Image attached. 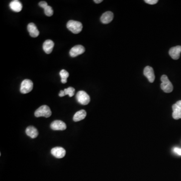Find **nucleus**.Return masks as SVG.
Returning <instances> with one entry per match:
<instances>
[{
	"label": "nucleus",
	"mask_w": 181,
	"mask_h": 181,
	"mask_svg": "<svg viewBox=\"0 0 181 181\" xmlns=\"http://www.w3.org/2000/svg\"><path fill=\"white\" fill-rule=\"evenodd\" d=\"M67 28L74 34H78L83 29L82 24L79 21L70 20L67 25Z\"/></svg>",
	"instance_id": "1"
},
{
	"label": "nucleus",
	"mask_w": 181,
	"mask_h": 181,
	"mask_svg": "<svg viewBox=\"0 0 181 181\" xmlns=\"http://www.w3.org/2000/svg\"><path fill=\"white\" fill-rule=\"evenodd\" d=\"M161 89L163 91L167 93H170L173 91V86L172 85V83L169 80L167 76L164 74L161 76Z\"/></svg>",
	"instance_id": "2"
},
{
	"label": "nucleus",
	"mask_w": 181,
	"mask_h": 181,
	"mask_svg": "<svg viewBox=\"0 0 181 181\" xmlns=\"http://www.w3.org/2000/svg\"><path fill=\"white\" fill-rule=\"evenodd\" d=\"M51 110L48 106L42 105L36 110L34 115L36 117H45L48 118L51 116Z\"/></svg>",
	"instance_id": "3"
},
{
	"label": "nucleus",
	"mask_w": 181,
	"mask_h": 181,
	"mask_svg": "<svg viewBox=\"0 0 181 181\" xmlns=\"http://www.w3.org/2000/svg\"><path fill=\"white\" fill-rule=\"evenodd\" d=\"M76 98L77 102L83 105H88L90 102V96L84 91L78 92L76 95Z\"/></svg>",
	"instance_id": "4"
},
{
	"label": "nucleus",
	"mask_w": 181,
	"mask_h": 181,
	"mask_svg": "<svg viewBox=\"0 0 181 181\" xmlns=\"http://www.w3.org/2000/svg\"><path fill=\"white\" fill-rule=\"evenodd\" d=\"M33 88V84L32 80L26 79L22 81L21 87H20V92L21 93L24 94L29 93L32 90Z\"/></svg>",
	"instance_id": "5"
},
{
	"label": "nucleus",
	"mask_w": 181,
	"mask_h": 181,
	"mask_svg": "<svg viewBox=\"0 0 181 181\" xmlns=\"http://www.w3.org/2000/svg\"><path fill=\"white\" fill-rule=\"evenodd\" d=\"M85 51V48L82 45H78L74 46L70 50V55L71 57H75L83 54Z\"/></svg>",
	"instance_id": "6"
},
{
	"label": "nucleus",
	"mask_w": 181,
	"mask_h": 181,
	"mask_svg": "<svg viewBox=\"0 0 181 181\" xmlns=\"http://www.w3.org/2000/svg\"><path fill=\"white\" fill-rule=\"evenodd\" d=\"M50 128L53 130L63 131L67 128L65 123L61 120H55L50 124Z\"/></svg>",
	"instance_id": "7"
},
{
	"label": "nucleus",
	"mask_w": 181,
	"mask_h": 181,
	"mask_svg": "<svg viewBox=\"0 0 181 181\" xmlns=\"http://www.w3.org/2000/svg\"><path fill=\"white\" fill-rule=\"evenodd\" d=\"M51 153L54 157L57 158H62L65 156L66 152L62 147H56L51 149Z\"/></svg>",
	"instance_id": "8"
},
{
	"label": "nucleus",
	"mask_w": 181,
	"mask_h": 181,
	"mask_svg": "<svg viewBox=\"0 0 181 181\" xmlns=\"http://www.w3.org/2000/svg\"><path fill=\"white\" fill-rule=\"evenodd\" d=\"M143 74L148 79L150 83H153L155 80V76L153 69L149 66H147L144 68L143 71Z\"/></svg>",
	"instance_id": "9"
},
{
	"label": "nucleus",
	"mask_w": 181,
	"mask_h": 181,
	"mask_svg": "<svg viewBox=\"0 0 181 181\" xmlns=\"http://www.w3.org/2000/svg\"><path fill=\"white\" fill-rule=\"evenodd\" d=\"M169 54L174 60H177L180 57L181 53V46L173 47L169 50Z\"/></svg>",
	"instance_id": "10"
},
{
	"label": "nucleus",
	"mask_w": 181,
	"mask_h": 181,
	"mask_svg": "<svg viewBox=\"0 0 181 181\" xmlns=\"http://www.w3.org/2000/svg\"><path fill=\"white\" fill-rule=\"evenodd\" d=\"M114 15L111 11H107L104 13L101 17V21L103 24H108L113 20Z\"/></svg>",
	"instance_id": "11"
},
{
	"label": "nucleus",
	"mask_w": 181,
	"mask_h": 181,
	"mask_svg": "<svg viewBox=\"0 0 181 181\" xmlns=\"http://www.w3.org/2000/svg\"><path fill=\"white\" fill-rule=\"evenodd\" d=\"M27 29L30 35L33 38H35L38 36L39 35V31L36 26L35 24L33 23L29 24L27 26Z\"/></svg>",
	"instance_id": "12"
},
{
	"label": "nucleus",
	"mask_w": 181,
	"mask_h": 181,
	"mask_svg": "<svg viewBox=\"0 0 181 181\" xmlns=\"http://www.w3.org/2000/svg\"><path fill=\"white\" fill-rule=\"evenodd\" d=\"M9 6L10 9L16 12H19L22 10L23 8L21 3L17 0H14L12 1L10 3Z\"/></svg>",
	"instance_id": "13"
},
{
	"label": "nucleus",
	"mask_w": 181,
	"mask_h": 181,
	"mask_svg": "<svg viewBox=\"0 0 181 181\" xmlns=\"http://www.w3.org/2000/svg\"><path fill=\"white\" fill-rule=\"evenodd\" d=\"M54 45V42H53L52 40H46L43 44V49L44 51L47 54H50L53 51Z\"/></svg>",
	"instance_id": "14"
},
{
	"label": "nucleus",
	"mask_w": 181,
	"mask_h": 181,
	"mask_svg": "<svg viewBox=\"0 0 181 181\" xmlns=\"http://www.w3.org/2000/svg\"><path fill=\"white\" fill-rule=\"evenodd\" d=\"M26 133L31 138H35L38 135V131L35 127L30 126H28L26 129Z\"/></svg>",
	"instance_id": "15"
},
{
	"label": "nucleus",
	"mask_w": 181,
	"mask_h": 181,
	"mask_svg": "<svg viewBox=\"0 0 181 181\" xmlns=\"http://www.w3.org/2000/svg\"><path fill=\"white\" fill-rule=\"evenodd\" d=\"M86 116H87V112L85 110H80L75 113L73 117V120L74 121V122H78L85 119Z\"/></svg>",
	"instance_id": "16"
},
{
	"label": "nucleus",
	"mask_w": 181,
	"mask_h": 181,
	"mask_svg": "<svg viewBox=\"0 0 181 181\" xmlns=\"http://www.w3.org/2000/svg\"><path fill=\"white\" fill-rule=\"evenodd\" d=\"M172 109L173 110V117L176 120L181 119V108L178 107L176 104H173L172 106Z\"/></svg>",
	"instance_id": "17"
},
{
	"label": "nucleus",
	"mask_w": 181,
	"mask_h": 181,
	"mask_svg": "<svg viewBox=\"0 0 181 181\" xmlns=\"http://www.w3.org/2000/svg\"><path fill=\"white\" fill-rule=\"evenodd\" d=\"M59 75L62 79V83L63 84H65L67 82V79L69 77V73L65 70H62L60 71Z\"/></svg>",
	"instance_id": "18"
},
{
	"label": "nucleus",
	"mask_w": 181,
	"mask_h": 181,
	"mask_svg": "<svg viewBox=\"0 0 181 181\" xmlns=\"http://www.w3.org/2000/svg\"><path fill=\"white\" fill-rule=\"evenodd\" d=\"M64 91L65 96L67 95H68L70 97H73L74 95V92H75V89L73 87H68V88L65 89Z\"/></svg>",
	"instance_id": "19"
},
{
	"label": "nucleus",
	"mask_w": 181,
	"mask_h": 181,
	"mask_svg": "<svg viewBox=\"0 0 181 181\" xmlns=\"http://www.w3.org/2000/svg\"><path fill=\"white\" fill-rule=\"evenodd\" d=\"M44 13L47 16L50 17L53 14V8L50 6H47L45 9H44Z\"/></svg>",
	"instance_id": "20"
},
{
	"label": "nucleus",
	"mask_w": 181,
	"mask_h": 181,
	"mask_svg": "<svg viewBox=\"0 0 181 181\" xmlns=\"http://www.w3.org/2000/svg\"><path fill=\"white\" fill-rule=\"evenodd\" d=\"M144 2L150 5H155L158 2V0H145Z\"/></svg>",
	"instance_id": "21"
},
{
	"label": "nucleus",
	"mask_w": 181,
	"mask_h": 181,
	"mask_svg": "<svg viewBox=\"0 0 181 181\" xmlns=\"http://www.w3.org/2000/svg\"><path fill=\"white\" fill-rule=\"evenodd\" d=\"M39 6L40 7L43 8V9H45L48 6V5H47V2H45V1H41V2H40L39 3Z\"/></svg>",
	"instance_id": "22"
},
{
	"label": "nucleus",
	"mask_w": 181,
	"mask_h": 181,
	"mask_svg": "<svg viewBox=\"0 0 181 181\" xmlns=\"http://www.w3.org/2000/svg\"><path fill=\"white\" fill-rule=\"evenodd\" d=\"M173 152L177 155H181V149L178 148V147H175L173 149Z\"/></svg>",
	"instance_id": "23"
},
{
	"label": "nucleus",
	"mask_w": 181,
	"mask_h": 181,
	"mask_svg": "<svg viewBox=\"0 0 181 181\" xmlns=\"http://www.w3.org/2000/svg\"><path fill=\"white\" fill-rule=\"evenodd\" d=\"M65 96V92H64V91H60V93L59 94V96L60 97H64V96Z\"/></svg>",
	"instance_id": "24"
},
{
	"label": "nucleus",
	"mask_w": 181,
	"mask_h": 181,
	"mask_svg": "<svg viewBox=\"0 0 181 181\" xmlns=\"http://www.w3.org/2000/svg\"><path fill=\"white\" fill-rule=\"evenodd\" d=\"M176 104L178 106V107L181 108V100L178 101V102H176Z\"/></svg>",
	"instance_id": "25"
},
{
	"label": "nucleus",
	"mask_w": 181,
	"mask_h": 181,
	"mask_svg": "<svg viewBox=\"0 0 181 181\" xmlns=\"http://www.w3.org/2000/svg\"><path fill=\"white\" fill-rule=\"evenodd\" d=\"M102 0H95L94 2L97 4L100 3L101 2H102Z\"/></svg>",
	"instance_id": "26"
}]
</instances>
